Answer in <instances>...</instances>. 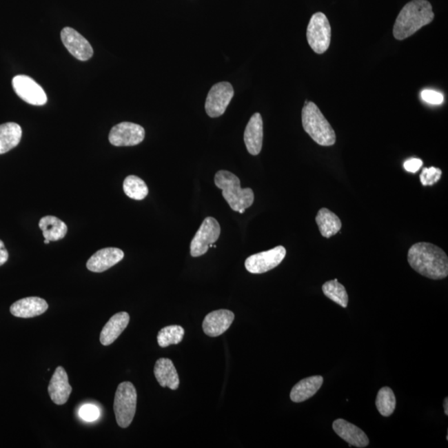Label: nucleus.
Returning a JSON list of instances; mask_svg holds the SVG:
<instances>
[{
	"label": "nucleus",
	"mask_w": 448,
	"mask_h": 448,
	"mask_svg": "<svg viewBox=\"0 0 448 448\" xmlns=\"http://www.w3.org/2000/svg\"><path fill=\"white\" fill-rule=\"evenodd\" d=\"M408 262L418 274L433 280L448 276V258L442 248L429 243H418L409 248Z\"/></svg>",
	"instance_id": "f257e3e1"
},
{
	"label": "nucleus",
	"mask_w": 448,
	"mask_h": 448,
	"mask_svg": "<svg viewBox=\"0 0 448 448\" xmlns=\"http://www.w3.org/2000/svg\"><path fill=\"white\" fill-rule=\"evenodd\" d=\"M433 7L427 0H412L403 8L394 26V36L398 40L408 39L422 27L433 21Z\"/></svg>",
	"instance_id": "f03ea898"
},
{
	"label": "nucleus",
	"mask_w": 448,
	"mask_h": 448,
	"mask_svg": "<svg viewBox=\"0 0 448 448\" xmlns=\"http://www.w3.org/2000/svg\"><path fill=\"white\" fill-rule=\"evenodd\" d=\"M214 182L215 185L222 190L224 199L234 211L243 214L254 203V191L250 188L242 189L240 179L230 171H218Z\"/></svg>",
	"instance_id": "7ed1b4c3"
},
{
	"label": "nucleus",
	"mask_w": 448,
	"mask_h": 448,
	"mask_svg": "<svg viewBox=\"0 0 448 448\" xmlns=\"http://www.w3.org/2000/svg\"><path fill=\"white\" fill-rule=\"evenodd\" d=\"M301 120L305 132L316 143L323 146L335 145L336 134L317 105L309 101L304 105Z\"/></svg>",
	"instance_id": "20e7f679"
},
{
	"label": "nucleus",
	"mask_w": 448,
	"mask_h": 448,
	"mask_svg": "<svg viewBox=\"0 0 448 448\" xmlns=\"http://www.w3.org/2000/svg\"><path fill=\"white\" fill-rule=\"evenodd\" d=\"M137 393L132 383L123 382L118 386L114 400L116 422L122 429L132 422L136 411Z\"/></svg>",
	"instance_id": "39448f33"
},
{
	"label": "nucleus",
	"mask_w": 448,
	"mask_h": 448,
	"mask_svg": "<svg viewBox=\"0 0 448 448\" xmlns=\"http://www.w3.org/2000/svg\"><path fill=\"white\" fill-rule=\"evenodd\" d=\"M307 38L309 47L318 54L328 50L332 40V28L323 13L312 15L307 27Z\"/></svg>",
	"instance_id": "423d86ee"
},
{
	"label": "nucleus",
	"mask_w": 448,
	"mask_h": 448,
	"mask_svg": "<svg viewBox=\"0 0 448 448\" xmlns=\"http://www.w3.org/2000/svg\"><path fill=\"white\" fill-rule=\"evenodd\" d=\"M221 229L217 220L207 217L201 224L190 243V254L194 258L205 255L210 247L218 241Z\"/></svg>",
	"instance_id": "0eeeda50"
},
{
	"label": "nucleus",
	"mask_w": 448,
	"mask_h": 448,
	"mask_svg": "<svg viewBox=\"0 0 448 448\" xmlns=\"http://www.w3.org/2000/svg\"><path fill=\"white\" fill-rule=\"evenodd\" d=\"M234 96L233 85L221 81L212 87L205 101V111L212 118L223 115Z\"/></svg>",
	"instance_id": "6e6552de"
},
{
	"label": "nucleus",
	"mask_w": 448,
	"mask_h": 448,
	"mask_svg": "<svg viewBox=\"0 0 448 448\" xmlns=\"http://www.w3.org/2000/svg\"><path fill=\"white\" fill-rule=\"evenodd\" d=\"M286 254V248L278 246L271 250L250 256L246 260L245 267L252 274H262L279 266Z\"/></svg>",
	"instance_id": "1a4fd4ad"
},
{
	"label": "nucleus",
	"mask_w": 448,
	"mask_h": 448,
	"mask_svg": "<svg viewBox=\"0 0 448 448\" xmlns=\"http://www.w3.org/2000/svg\"><path fill=\"white\" fill-rule=\"evenodd\" d=\"M145 136V129L141 125L121 122L113 126L109 134V141L115 146H134L141 143Z\"/></svg>",
	"instance_id": "9d476101"
},
{
	"label": "nucleus",
	"mask_w": 448,
	"mask_h": 448,
	"mask_svg": "<svg viewBox=\"0 0 448 448\" xmlns=\"http://www.w3.org/2000/svg\"><path fill=\"white\" fill-rule=\"evenodd\" d=\"M12 83L16 94L27 103L34 105H43L47 103L48 97L44 90L30 77L16 76Z\"/></svg>",
	"instance_id": "9b49d317"
},
{
	"label": "nucleus",
	"mask_w": 448,
	"mask_h": 448,
	"mask_svg": "<svg viewBox=\"0 0 448 448\" xmlns=\"http://www.w3.org/2000/svg\"><path fill=\"white\" fill-rule=\"evenodd\" d=\"M61 39L68 51L80 61H88L93 56V48L88 41L72 28H64Z\"/></svg>",
	"instance_id": "f8f14e48"
},
{
	"label": "nucleus",
	"mask_w": 448,
	"mask_h": 448,
	"mask_svg": "<svg viewBox=\"0 0 448 448\" xmlns=\"http://www.w3.org/2000/svg\"><path fill=\"white\" fill-rule=\"evenodd\" d=\"M234 320V314L229 309L210 312L203 321V332L210 337L221 336L230 329Z\"/></svg>",
	"instance_id": "ddd939ff"
},
{
	"label": "nucleus",
	"mask_w": 448,
	"mask_h": 448,
	"mask_svg": "<svg viewBox=\"0 0 448 448\" xmlns=\"http://www.w3.org/2000/svg\"><path fill=\"white\" fill-rule=\"evenodd\" d=\"M124 258L123 251L116 247H107L97 251L89 258L87 267L92 272H103L115 266Z\"/></svg>",
	"instance_id": "4468645a"
},
{
	"label": "nucleus",
	"mask_w": 448,
	"mask_h": 448,
	"mask_svg": "<svg viewBox=\"0 0 448 448\" xmlns=\"http://www.w3.org/2000/svg\"><path fill=\"white\" fill-rule=\"evenodd\" d=\"M333 429L340 438L345 440L349 445L363 448L369 444L367 435L363 430L344 419H336L333 422Z\"/></svg>",
	"instance_id": "2eb2a0df"
},
{
	"label": "nucleus",
	"mask_w": 448,
	"mask_h": 448,
	"mask_svg": "<svg viewBox=\"0 0 448 448\" xmlns=\"http://www.w3.org/2000/svg\"><path fill=\"white\" fill-rule=\"evenodd\" d=\"M244 142L252 156L260 154L263 142V121L260 113H255L248 121L244 132Z\"/></svg>",
	"instance_id": "dca6fc26"
},
{
	"label": "nucleus",
	"mask_w": 448,
	"mask_h": 448,
	"mask_svg": "<svg viewBox=\"0 0 448 448\" xmlns=\"http://www.w3.org/2000/svg\"><path fill=\"white\" fill-rule=\"evenodd\" d=\"M72 390L66 370L59 366L56 369L48 385V394L52 402L58 405H63L70 397Z\"/></svg>",
	"instance_id": "f3484780"
},
{
	"label": "nucleus",
	"mask_w": 448,
	"mask_h": 448,
	"mask_svg": "<svg viewBox=\"0 0 448 448\" xmlns=\"http://www.w3.org/2000/svg\"><path fill=\"white\" fill-rule=\"evenodd\" d=\"M48 308L47 301L40 297H26L11 305L12 315L20 318H32L42 315Z\"/></svg>",
	"instance_id": "a211bd4d"
},
{
	"label": "nucleus",
	"mask_w": 448,
	"mask_h": 448,
	"mask_svg": "<svg viewBox=\"0 0 448 448\" xmlns=\"http://www.w3.org/2000/svg\"><path fill=\"white\" fill-rule=\"evenodd\" d=\"M129 323L130 316L128 312H119L114 315L101 332V343L105 346L112 345L128 327Z\"/></svg>",
	"instance_id": "6ab92c4d"
},
{
	"label": "nucleus",
	"mask_w": 448,
	"mask_h": 448,
	"mask_svg": "<svg viewBox=\"0 0 448 448\" xmlns=\"http://www.w3.org/2000/svg\"><path fill=\"white\" fill-rule=\"evenodd\" d=\"M154 376L163 388L168 387L176 390L179 386V378L176 369L170 358H161L156 361L154 369Z\"/></svg>",
	"instance_id": "aec40b11"
},
{
	"label": "nucleus",
	"mask_w": 448,
	"mask_h": 448,
	"mask_svg": "<svg viewBox=\"0 0 448 448\" xmlns=\"http://www.w3.org/2000/svg\"><path fill=\"white\" fill-rule=\"evenodd\" d=\"M324 378L323 376H316L305 378L293 387L290 397L292 402L301 403L311 398L318 392L323 386Z\"/></svg>",
	"instance_id": "412c9836"
},
{
	"label": "nucleus",
	"mask_w": 448,
	"mask_h": 448,
	"mask_svg": "<svg viewBox=\"0 0 448 448\" xmlns=\"http://www.w3.org/2000/svg\"><path fill=\"white\" fill-rule=\"evenodd\" d=\"M22 138V128L14 122L0 125V154L9 152L19 144Z\"/></svg>",
	"instance_id": "4be33fe9"
},
{
	"label": "nucleus",
	"mask_w": 448,
	"mask_h": 448,
	"mask_svg": "<svg viewBox=\"0 0 448 448\" xmlns=\"http://www.w3.org/2000/svg\"><path fill=\"white\" fill-rule=\"evenodd\" d=\"M39 225L44 238L50 240V242L63 239L68 233L66 223L54 216H45L40 219Z\"/></svg>",
	"instance_id": "5701e85b"
},
{
	"label": "nucleus",
	"mask_w": 448,
	"mask_h": 448,
	"mask_svg": "<svg viewBox=\"0 0 448 448\" xmlns=\"http://www.w3.org/2000/svg\"><path fill=\"white\" fill-rule=\"evenodd\" d=\"M316 221L320 234L325 238H329L339 233L342 227L339 217L325 207L319 210Z\"/></svg>",
	"instance_id": "b1692460"
},
{
	"label": "nucleus",
	"mask_w": 448,
	"mask_h": 448,
	"mask_svg": "<svg viewBox=\"0 0 448 448\" xmlns=\"http://www.w3.org/2000/svg\"><path fill=\"white\" fill-rule=\"evenodd\" d=\"M123 190L125 194L134 201H142L147 196L149 193L148 187L143 179L136 176V175H130L125 178Z\"/></svg>",
	"instance_id": "393cba45"
},
{
	"label": "nucleus",
	"mask_w": 448,
	"mask_h": 448,
	"mask_svg": "<svg viewBox=\"0 0 448 448\" xmlns=\"http://www.w3.org/2000/svg\"><path fill=\"white\" fill-rule=\"evenodd\" d=\"M323 291L324 295L333 301L334 303L342 307H347L349 301L347 292H346L343 285L338 282L337 279L325 283L323 286Z\"/></svg>",
	"instance_id": "a878e982"
},
{
	"label": "nucleus",
	"mask_w": 448,
	"mask_h": 448,
	"mask_svg": "<svg viewBox=\"0 0 448 448\" xmlns=\"http://www.w3.org/2000/svg\"><path fill=\"white\" fill-rule=\"evenodd\" d=\"M376 408L384 417H389L396 408V397L389 387H384L377 394Z\"/></svg>",
	"instance_id": "bb28decb"
},
{
	"label": "nucleus",
	"mask_w": 448,
	"mask_h": 448,
	"mask_svg": "<svg viewBox=\"0 0 448 448\" xmlns=\"http://www.w3.org/2000/svg\"><path fill=\"white\" fill-rule=\"evenodd\" d=\"M185 336V329L181 325H169L161 329L158 333L157 341L162 348L171 345H178Z\"/></svg>",
	"instance_id": "cd10ccee"
},
{
	"label": "nucleus",
	"mask_w": 448,
	"mask_h": 448,
	"mask_svg": "<svg viewBox=\"0 0 448 448\" xmlns=\"http://www.w3.org/2000/svg\"><path fill=\"white\" fill-rule=\"evenodd\" d=\"M442 170L436 167L425 168L420 174V181L423 186H431L438 183L442 177Z\"/></svg>",
	"instance_id": "c85d7f7f"
},
{
	"label": "nucleus",
	"mask_w": 448,
	"mask_h": 448,
	"mask_svg": "<svg viewBox=\"0 0 448 448\" xmlns=\"http://www.w3.org/2000/svg\"><path fill=\"white\" fill-rule=\"evenodd\" d=\"M79 416L84 421L94 422L100 417V410L96 405H85L81 407Z\"/></svg>",
	"instance_id": "c756f323"
},
{
	"label": "nucleus",
	"mask_w": 448,
	"mask_h": 448,
	"mask_svg": "<svg viewBox=\"0 0 448 448\" xmlns=\"http://www.w3.org/2000/svg\"><path fill=\"white\" fill-rule=\"evenodd\" d=\"M421 96L425 103L431 105H441L444 101L442 93L434 91V90H423Z\"/></svg>",
	"instance_id": "7c9ffc66"
},
{
	"label": "nucleus",
	"mask_w": 448,
	"mask_h": 448,
	"mask_svg": "<svg viewBox=\"0 0 448 448\" xmlns=\"http://www.w3.org/2000/svg\"><path fill=\"white\" fill-rule=\"evenodd\" d=\"M423 163L420 159L413 158L406 161L403 167L409 173H416L421 168Z\"/></svg>",
	"instance_id": "2f4dec72"
},
{
	"label": "nucleus",
	"mask_w": 448,
	"mask_h": 448,
	"mask_svg": "<svg viewBox=\"0 0 448 448\" xmlns=\"http://www.w3.org/2000/svg\"><path fill=\"white\" fill-rule=\"evenodd\" d=\"M8 259H9V252L6 248L5 243L0 240V266L5 264Z\"/></svg>",
	"instance_id": "473e14b6"
},
{
	"label": "nucleus",
	"mask_w": 448,
	"mask_h": 448,
	"mask_svg": "<svg viewBox=\"0 0 448 448\" xmlns=\"http://www.w3.org/2000/svg\"><path fill=\"white\" fill-rule=\"evenodd\" d=\"M443 407H444V412H445V414L447 416L448 415V398H447L444 399Z\"/></svg>",
	"instance_id": "72a5a7b5"
},
{
	"label": "nucleus",
	"mask_w": 448,
	"mask_h": 448,
	"mask_svg": "<svg viewBox=\"0 0 448 448\" xmlns=\"http://www.w3.org/2000/svg\"><path fill=\"white\" fill-rule=\"evenodd\" d=\"M50 243V240H48V239H45V240H44V243H45V244H48V243Z\"/></svg>",
	"instance_id": "f704fd0d"
}]
</instances>
